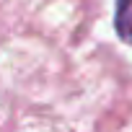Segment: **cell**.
Masks as SVG:
<instances>
[{
    "label": "cell",
    "mask_w": 132,
    "mask_h": 132,
    "mask_svg": "<svg viewBox=\"0 0 132 132\" xmlns=\"http://www.w3.org/2000/svg\"><path fill=\"white\" fill-rule=\"evenodd\" d=\"M114 31L124 44L132 47V0H117V5H114Z\"/></svg>",
    "instance_id": "6da1fadb"
}]
</instances>
